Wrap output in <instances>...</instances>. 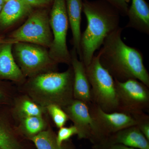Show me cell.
I'll return each instance as SVG.
<instances>
[{
    "label": "cell",
    "instance_id": "obj_26",
    "mask_svg": "<svg viewBox=\"0 0 149 149\" xmlns=\"http://www.w3.org/2000/svg\"><path fill=\"white\" fill-rule=\"evenodd\" d=\"M31 6H40L47 4L52 0H25Z\"/></svg>",
    "mask_w": 149,
    "mask_h": 149
},
{
    "label": "cell",
    "instance_id": "obj_14",
    "mask_svg": "<svg viewBox=\"0 0 149 149\" xmlns=\"http://www.w3.org/2000/svg\"><path fill=\"white\" fill-rule=\"evenodd\" d=\"M113 144H121L137 149H149V141L137 125L124 128L110 136L102 149Z\"/></svg>",
    "mask_w": 149,
    "mask_h": 149
},
{
    "label": "cell",
    "instance_id": "obj_15",
    "mask_svg": "<svg viewBox=\"0 0 149 149\" xmlns=\"http://www.w3.org/2000/svg\"><path fill=\"white\" fill-rule=\"evenodd\" d=\"M10 110L16 123L24 118L48 114L46 107L37 103L26 94L18 91L14 97Z\"/></svg>",
    "mask_w": 149,
    "mask_h": 149
},
{
    "label": "cell",
    "instance_id": "obj_11",
    "mask_svg": "<svg viewBox=\"0 0 149 149\" xmlns=\"http://www.w3.org/2000/svg\"><path fill=\"white\" fill-rule=\"evenodd\" d=\"M0 149H36L19 131L10 106H0Z\"/></svg>",
    "mask_w": 149,
    "mask_h": 149
},
{
    "label": "cell",
    "instance_id": "obj_12",
    "mask_svg": "<svg viewBox=\"0 0 149 149\" xmlns=\"http://www.w3.org/2000/svg\"><path fill=\"white\" fill-rule=\"evenodd\" d=\"M70 54L71 65L73 69V94L74 100L88 105L92 103L91 86L83 62L78 59L76 50L73 48Z\"/></svg>",
    "mask_w": 149,
    "mask_h": 149
},
{
    "label": "cell",
    "instance_id": "obj_5",
    "mask_svg": "<svg viewBox=\"0 0 149 149\" xmlns=\"http://www.w3.org/2000/svg\"><path fill=\"white\" fill-rule=\"evenodd\" d=\"M16 63L24 77L30 78L38 74L56 71L57 63L43 47L24 42L14 44Z\"/></svg>",
    "mask_w": 149,
    "mask_h": 149
},
{
    "label": "cell",
    "instance_id": "obj_3",
    "mask_svg": "<svg viewBox=\"0 0 149 149\" xmlns=\"http://www.w3.org/2000/svg\"><path fill=\"white\" fill-rule=\"evenodd\" d=\"M73 77L70 65L64 72H46L28 78L17 90L26 94L41 106L46 107L54 104L63 109L74 100Z\"/></svg>",
    "mask_w": 149,
    "mask_h": 149
},
{
    "label": "cell",
    "instance_id": "obj_6",
    "mask_svg": "<svg viewBox=\"0 0 149 149\" xmlns=\"http://www.w3.org/2000/svg\"><path fill=\"white\" fill-rule=\"evenodd\" d=\"M49 23L53 39L49 47L51 58L57 63L71 65V56L67 45L68 27L65 0H54Z\"/></svg>",
    "mask_w": 149,
    "mask_h": 149
},
{
    "label": "cell",
    "instance_id": "obj_13",
    "mask_svg": "<svg viewBox=\"0 0 149 149\" xmlns=\"http://www.w3.org/2000/svg\"><path fill=\"white\" fill-rule=\"evenodd\" d=\"M13 44L8 40L0 47V80H10L22 85L26 77L15 60L12 52Z\"/></svg>",
    "mask_w": 149,
    "mask_h": 149
},
{
    "label": "cell",
    "instance_id": "obj_25",
    "mask_svg": "<svg viewBox=\"0 0 149 149\" xmlns=\"http://www.w3.org/2000/svg\"><path fill=\"white\" fill-rule=\"evenodd\" d=\"M144 136L149 141V116L145 113L140 118L137 125Z\"/></svg>",
    "mask_w": 149,
    "mask_h": 149
},
{
    "label": "cell",
    "instance_id": "obj_22",
    "mask_svg": "<svg viewBox=\"0 0 149 149\" xmlns=\"http://www.w3.org/2000/svg\"><path fill=\"white\" fill-rule=\"evenodd\" d=\"M13 87L0 80V106H11L17 93Z\"/></svg>",
    "mask_w": 149,
    "mask_h": 149
},
{
    "label": "cell",
    "instance_id": "obj_19",
    "mask_svg": "<svg viewBox=\"0 0 149 149\" xmlns=\"http://www.w3.org/2000/svg\"><path fill=\"white\" fill-rule=\"evenodd\" d=\"M48 116H30L19 119L16 123L19 131L30 141L50 125Z\"/></svg>",
    "mask_w": 149,
    "mask_h": 149
},
{
    "label": "cell",
    "instance_id": "obj_1",
    "mask_svg": "<svg viewBox=\"0 0 149 149\" xmlns=\"http://www.w3.org/2000/svg\"><path fill=\"white\" fill-rule=\"evenodd\" d=\"M119 27L107 37L98 54L102 65L115 80L120 82L136 79L149 87V74L142 54L125 44Z\"/></svg>",
    "mask_w": 149,
    "mask_h": 149
},
{
    "label": "cell",
    "instance_id": "obj_31",
    "mask_svg": "<svg viewBox=\"0 0 149 149\" xmlns=\"http://www.w3.org/2000/svg\"><path fill=\"white\" fill-rule=\"evenodd\" d=\"M3 1H5V2H6V1H9V0H3Z\"/></svg>",
    "mask_w": 149,
    "mask_h": 149
},
{
    "label": "cell",
    "instance_id": "obj_30",
    "mask_svg": "<svg viewBox=\"0 0 149 149\" xmlns=\"http://www.w3.org/2000/svg\"><path fill=\"white\" fill-rule=\"evenodd\" d=\"M124 1H125L126 2L128 3V2H129V1H130V0H124Z\"/></svg>",
    "mask_w": 149,
    "mask_h": 149
},
{
    "label": "cell",
    "instance_id": "obj_27",
    "mask_svg": "<svg viewBox=\"0 0 149 149\" xmlns=\"http://www.w3.org/2000/svg\"><path fill=\"white\" fill-rule=\"evenodd\" d=\"M105 149H137L126 146L121 144H113L107 147Z\"/></svg>",
    "mask_w": 149,
    "mask_h": 149
},
{
    "label": "cell",
    "instance_id": "obj_29",
    "mask_svg": "<svg viewBox=\"0 0 149 149\" xmlns=\"http://www.w3.org/2000/svg\"><path fill=\"white\" fill-rule=\"evenodd\" d=\"M8 41H6V40L4 39L3 37L0 36V45L6 42H8Z\"/></svg>",
    "mask_w": 149,
    "mask_h": 149
},
{
    "label": "cell",
    "instance_id": "obj_28",
    "mask_svg": "<svg viewBox=\"0 0 149 149\" xmlns=\"http://www.w3.org/2000/svg\"><path fill=\"white\" fill-rule=\"evenodd\" d=\"M5 2H6L3 0H0V12H1V10Z\"/></svg>",
    "mask_w": 149,
    "mask_h": 149
},
{
    "label": "cell",
    "instance_id": "obj_23",
    "mask_svg": "<svg viewBox=\"0 0 149 149\" xmlns=\"http://www.w3.org/2000/svg\"><path fill=\"white\" fill-rule=\"evenodd\" d=\"M77 128L74 125L68 127L63 126L59 128L56 134L57 143L59 146H61L64 142L69 141L72 136L77 135Z\"/></svg>",
    "mask_w": 149,
    "mask_h": 149
},
{
    "label": "cell",
    "instance_id": "obj_18",
    "mask_svg": "<svg viewBox=\"0 0 149 149\" xmlns=\"http://www.w3.org/2000/svg\"><path fill=\"white\" fill-rule=\"evenodd\" d=\"M32 6L25 0H9L0 12V24L7 27L29 13Z\"/></svg>",
    "mask_w": 149,
    "mask_h": 149
},
{
    "label": "cell",
    "instance_id": "obj_7",
    "mask_svg": "<svg viewBox=\"0 0 149 149\" xmlns=\"http://www.w3.org/2000/svg\"><path fill=\"white\" fill-rule=\"evenodd\" d=\"M63 109L77 128L78 139L89 140L94 149L103 148L106 139L91 116L87 104L74 100Z\"/></svg>",
    "mask_w": 149,
    "mask_h": 149
},
{
    "label": "cell",
    "instance_id": "obj_10",
    "mask_svg": "<svg viewBox=\"0 0 149 149\" xmlns=\"http://www.w3.org/2000/svg\"><path fill=\"white\" fill-rule=\"evenodd\" d=\"M88 105L91 116L106 139V141L110 136L118 131L138 125L140 118L145 113L133 115L121 111L108 113L93 103Z\"/></svg>",
    "mask_w": 149,
    "mask_h": 149
},
{
    "label": "cell",
    "instance_id": "obj_16",
    "mask_svg": "<svg viewBox=\"0 0 149 149\" xmlns=\"http://www.w3.org/2000/svg\"><path fill=\"white\" fill-rule=\"evenodd\" d=\"M127 15L129 20L126 27L149 35V6L145 0H132Z\"/></svg>",
    "mask_w": 149,
    "mask_h": 149
},
{
    "label": "cell",
    "instance_id": "obj_24",
    "mask_svg": "<svg viewBox=\"0 0 149 149\" xmlns=\"http://www.w3.org/2000/svg\"><path fill=\"white\" fill-rule=\"evenodd\" d=\"M108 3L116 9L120 14L123 16L127 15L129 7L128 3L124 0H102Z\"/></svg>",
    "mask_w": 149,
    "mask_h": 149
},
{
    "label": "cell",
    "instance_id": "obj_20",
    "mask_svg": "<svg viewBox=\"0 0 149 149\" xmlns=\"http://www.w3.org/2000/svg\"><path fill=\"white\" fill-rule=\"evenodd\" d=\"M30 141L36 149H74V146L70 140L64 142L62 146H59L57 143L56 133L51 125Z\"/></svg>",
    "mask_w": 149,
    "mask_h": 149
},
{
    "label": "cell",
    "instance_id": "obj_21",
    "mask_svg": "<svg viewBox=\"0 0 149 149\" xmlns=\"http://www.w3.org/2000/svg\"><path fill=\"white\" fill-rule=\"evenodd\" d=\"M46 108L48 114L50 116L57 128L59 129L64 126L69 118L64 110L54 104L49 105Z\"/></svg>",
    "mask_w": 149,
    "mask_h": 149
},
{
    "label": "cell",
    "instance_id": "obj_17",
    "mask_svg": "<svg viewBox=\"0 0 149 149\" xmlns=\"http://www.w3.org/2000/svg\"><path fill=\"white\" fill-rule=\"evenodd\" d=\"M68 22L72 31L74 48L80 59L81 57V13L83 10V0H65Z\"/></svg>",
    "mask_w": 149,
    "mask_h": 149
},
{
    "label": "cell",
    "instance_id": "obj_2",
    "mask_svg": "<svg viewBox=\"0 0 149 149\" xmlns=\"http://www.w3.org/2000/svg\"><path fill=\"white\" fill-rule=\"evenodd\" d=\"M83 10L87 26L81 35L80 61L85 67L90 64L94 54L107 37L120 27L118 11L102 1H83Z\"/></svg>",
    "mask_w": 149,
    "mask_h": 149
},
{
    "label": "cell",
    "instance_id": "obj_8",
    "mask_svg": "<svg viewBox=\"0 0 149 149\" xmlns=\"http://www.w3.org/2000/svg\"><path fill=\"white\" fill-rule=\"evenodd\" d=\"M49 18L44 11L31 15L27 21L12 34L10 42L30 43L49 48L52 42Z\"/></svg>",
    "mask_w": 149,
    "mask_h": 149
},
{
    "label": "cell",
    "instance_id": "obj_9",
    "mask_svg": "<svg viewBox=\"0 0 149 149\" xmlns=\"http://www.w3.org/2000/svg\"><path fill=\"white\" fill-rule=\"evenodd\" d=\"M119 111L133 115L148 111L149 108V87L136 79L120 82L115 80Z\"/></svg>",
    "mask_w": 149,
    "mask_h": 149
},
{
    "label": "cell",
    "instance_id": "obj_4",
    "mask_svg": "<svg viewBox=\"0 0 149 149\" xmlns=\"http://www.w3.org/2000/svg\"><path fill=\"white\" fill-rule=\"evenodd\" d=\"M85 67L91 86L92 103L106 112L118 111L114 78L101 64L98 54L94 56L90 64Z\"/></svg>",
    "mask_w": 149,
    "mask_h": 149
}]
</instances>
